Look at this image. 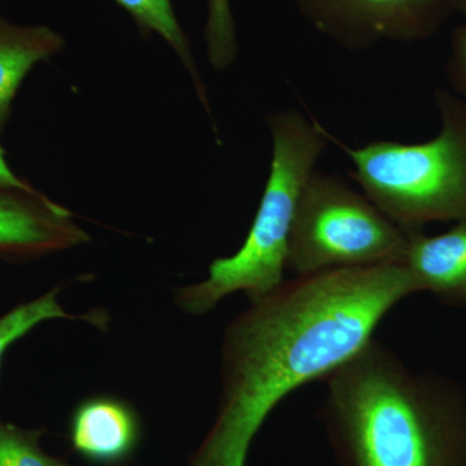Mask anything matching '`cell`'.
Here are the masks:
<instances>
[{
	"label": "cell",
	"mask_w": 466,
	"mask_h": 466,
	"mask_svg": "<svg viewBox=\"0 0 466 466\" xmlns=\"http://www.w3.org/2000/svg\"><path fill=\"white\" fill-rule=\"evenodd\" d=\"M303 20L351 54L383 43H416L440 33L453 14L450 0H291Z\"/></svg>",
	"instance_id": "obj_6"
},
{
	"label": "cell",
	"mask_w": 466,
	"mask_h": 466,
	"mask_svg": "<svg viewBox=\"0 0 466 466\" xmlns=\"http://www.w3.org/2000/svg\"><path fill=\"white\" fill-rule=\"evenodd\" d=\"M441 131L424 143L376 140L345 149L351 179L408 232L466 220V100L435 92Z\"/></svg>",
	"instance_id": "obj_4"
},
{
	"label": "cell",
	"mask_w": 466,
	"mask_h": 466,
	"mask_svg": "<svg viewBox=\"0 0 466 466\" xmlns=\"http://www.w3.org/2000/svg\"><path fill=\"white\" fill-rule=\"evenodd\" d=\"M63 35L47 26H21L0 16V134L12 103L35 64L63 50Z\"/></svg>",
	"instance_id": "obj_10"
},
{
	"label": "cell",
	"mask_w": 466,
	"mask_h": 466,
	"mask_svg": "<svg viewBox=\"0 0 466 466\" xmlns=\"http://www.w3.org/2000/svg\"><path fill=\"white\" fill-rule=\"evenodd\" d=\"M90 241L72 213L38 189L0 186V258H41Z\"/></svg>",
	"instance_id": "obj_7"
},
{
	"label": "cell",
	"mask_w": 466,
	"mask_h": 466,
	"mask_svg": "<svg viewBox=\"0 0 466 466\" xmlns=\"http://www.w3.org/2000/svg\"><path fill=\"white\" fill-rule=\"evenodd\" d=\"M0 186L8 187V188L26 189V191L34 189L33 186H30L25 180L20 179L11 170L8 162L5 161V152L2 146H0Z\"/></svg>",
	"instance_id": "obj_16"
},
{
	"label": "cell",
	"mask_w": 466,
	"mask_h": 466,
	"mask_svg": "<svg viewBox=\"0 0 466 466\" xmlns=\"http://www.w3.org/2000/svg\"><path fill=\"white\" fill-rule=\"evenodd\" d=\"M115 2L133 17L143 35L157 34L173 48L184 66L188 69L201 103L204 104L208 112H210L207 87L202 84L200 73L193 60L188 35L177 20L173 2L171 0H115Z\"/></svg>",
	"instance_id": "obj_11"
},
{
	"label": "cell",
	"mask_w": 466,
	"mask_h": 466,
	"mask_svg": "<svg viewBox=\"0 0 466 466\" xmlns=\"http://www.w3.org/2000/svg\"><path fill=\"white\" fill-rule=\"evenodd\" d=\"M42 435L0 419V466H72L43 451Z\"/></svg>",
	"instance_id": "obj_14"
},
{
	"label": "cell",
	"mask_w": 466,
	"mask_h": 466,
	"mask_svg": "<svg viewBox=\"0 0 466 466\" xmlns=\"http://www.w3.org/2000/svg\"><path fill=\"white\" fill-rule=\"evenodd\" d=\"M449 76L451 84L466 97V23L456 27L451 38Z\"/></svg>",
	"instance_id": "obj_15"
},
{
	"label": "cell",
	"mask_w": 466,
	"mask_h": 466,
	"mask_svg": "<svg viewBox=\"0 0 466 466\" xmlns=\"http://www.w3.org/2000/svg\"><path fill=\"white\" fill-rule=\"evenodd\" d=\"M403 265L420 291L466 308V220L440 235L412 233Z\"/></svg>",
	"instance_id": "obj_9"
},
{
	"label": "cell",
	"mask_w": 466,
	"mask_h": 466,
	"mask_svg": "<svg viewBox=\"0 0 466 466\" xmlns=\"http://www.w3.org/2000/svg\"><path fill=\"white\" fill-rule=\"evenodd\" d=\"M416 293L419 285L401 263L300 276L249 302L227 327L216 420L189 466H245L274 408L336 372Z\"/></svg>",
	"instance_id": "obj_1"
},
{
	"label": "cell",
	"mask_w": 466,
	"mask_h": 466,
	"mask_svg": "<svg viewBox=\"0 0 466 466\" xmlns=\"http://www.w3.org/2000/svg\"><path fill=\"white\" fill-rule=\"evenodd\" d=\"M142 433L134 407L110 395L87 398L70 417V446L92 465L125 464L137 452Z\"/></svg>",
	"instance_id": "obj_8"
},
{
	"label": "cell",
	"mask_w": 466,
	"mask_h": 466,
	"mask_svg": "<svg viewBox=\"0 0 466 466\" xmlns=\"http://www.w3.org/2000/svg\"><path fill=\"white\" fill-rule=\"evenodd\" d=\"M58 293L60 289L54 288L39 299L21 303L0 317V368L7 350L18 339L32 332L34 328L46 321L54 320V319L84 320L101 329L108 324V319L104 311H90L85 315L69 314L58 302Z\"/></svg>",
	"instance_id": "obj_12"
},
{
	"label": "cell",
	"mask_w": 466,
	"mask_h": 466,
	"mask_svg": "<svg viewBox=\"0 0 466 466\" xmlns=\"http://www.w3.org/2000/svg\"><path fill=\"white\" fill-rule=\"evenodd\" d=\"M412 233L339 175L315 168L294 214L287 269L300 278L401 265Z\"/></svg>",
	"instance_id": "obj_5"
},
{
	"label": "cell",
	"mask_w": 466,
	"mask_h": 466,
	"mask_svg": "<svg viewBox=\"0 0 466 466\" xmlns=\"http://www.w3.org/2000/svg\"><path fill=\"white\" fill-rule=\"evenodd\" d=\"M453 12H459L462 16L466 17V0H450Z\"/></svg>",
	"instance_id": "obj_17"
},
{
	"label": "cell",
	"mask_w": 466,
	"mask_h": 466,
	"mask_svg": "<svg viewBox=\"0 0 466 466\" xmlns=\"http://www.w3.org/2000/svg\"><path fill=\"white\" fill-rule=\"evenodd\" d=\"M319 419L337 466H466V390L379 339L328 376Z\"/></svg>",
	"instance_id": "obj_2"
},
{
	"label": "cell",
	"mask_w": 466,
	"mask_h": 466,
	"mask_svg": "<svg viewBox=\"0 0 466 466\" xmlns=\"http://www.w3.org/2000/svg\"><path fill=\"white\" fill-rule=\"evenodd\" d=\"M204 38L208 61L216 70H225L238 55V27L231 0H207Z\"/></svg>",
	"instance_id": "obj_13"
},
{
	"label": "cell",
	"mask_w": 466,
	"mask_h": 466,
	"mask_svg": "<svg viewBox=\"0 0 466 466\" xmlns=\"http://www.w3.org/2000/svg\"><path fill=\"white\" fill-rule=\"evenodd\" d=\"M267 125L272 139L271 167L253 225L240 249L211 263L207 279L175 291V303L187 314H208L238 291L253 302L285 283L300 193L332 137L294 108L276 110Z\"/></svg>",
	"instance_id": "obj_3"
}]
</instances>
